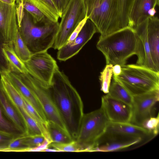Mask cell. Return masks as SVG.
I'll use <instances>...</instances> for the list:
<instances>
[{
  "label": "cell",
  "instance_id": "6da1fadb",
  "mask_svg": "<svg viewBox=\"0 0 159 159\" xmlns=\"http://www.w3.org/2000/svg\"><path fill=\"white\" fill-rule=\"evenodd\" d=\"M48 89L69 132L75 139L84 114L81 98L68 77L57 67Z\"/></svg>",
  "mask_w": 159,
  "mask_h": 159
},
{
  "label": "cell",
  "instance_id": "7a4b0ae2",
  "mask_svg": "<svg viewBox=\"0 0 159 159\" xmlns=\"http://www.w3.org/2000/svg\"><path fill=\"white\" fill-rule=\"evenodd\" d=\"M136 38L134 29L127 26L102 38L96 47L105 56L106 65H125L135 54Z\"/></svg>",
  "mask_w": 159,
  "mask_h": 159
},
{
  "label": "cell",
  "instance_id": "3957f363",
  "mask_svg": "<svg viewBox=\"0 0 159 159\" xmlns=\"http://www.w3.org/2000/svg\"><path fill=\"white\" fill-rule=\"evenodd\" d=\"M17 24L18 31L32 54L47 51L52 48L58 22L35 23L30 14L24 9L22 16L18 19Z\"/></svg>",
  "mask_w": 159,
  "mask_h": 159
},
{
  "label": "cell",
  "instance_id": "277c9868",
  "mask_svg": "<svg viewBox=\"0 0 159 159\" xmlns=\"http://www.w3.org/2000/svg\"><path fill=\"white\" fill-rule=\"evenodd\" d=\"M86 16L102 38L123 29L120 0H85Z\"/></svg>",
  "mask_w": 159,
  "mask_h": 159
},
{
  "label": "cell",
  "instance_id": "5b68a950",
  "mask_svg": "<svg viewBox=\"0 0 159 159\" xmlns=\"http://www.w3.org/2000/svg\"><path fill=\"white\" fill-rule=\"evenodd\" d=\"M113 79L133 96L159 89V72L137 64L122 66L120 74Z\"/></svg>",
  "mask_w": 159,
  "mask_h": 159
},
{
  "label": "cell",
  "instance_id": "8992f818",
  "mask_svg": "<svg viewBox=\"0 0 159 159\" xmlns=\"http://www.w3.org/2000/svg\"><path fill=\"white\" fill-rule=\"evenodd\" d=\"M109 122L102 108L84 114L81 120L75 140L92 152L98 139L105 132Z\"/></svg>",
  "mask_w": 159,
  "mask_h": 159
},
{
  "label": "cell",
  "instance_id": "52a82bcc",
  "mask_svg": "<svg viewBox=\"0 0 159 159\" xmlns=\"http://www.w3.org/2000/svg\"><path fill=\"white\" fill-rule=\"evenodd\" d=\"M85 0H70L63 12L52 47L58 50L67 43L80 23L86 17Z\"/></svg>",
  "mask_w": 159,
  "mask_h": 159
},
{
  "label": "cell",
  "instance_id": "ba28073f",
  "mask_svg": "<svg viewBox=\"0 0 159 159\" xmlns=\"http://www.w3.org/2000/svg\"><path fill=\"white\" fill-rule=\"evenodd\" d=\"M17 74L39 102L47 121L53 122L68 132L64 120L51 97L48 86L43 84L29 73Z\"/></svg>",
  "mask_w": 159,
  "mask_h": 159
},
{
  "label": "cell",
  "instance_id": "9c48e42d",
  "mask_svg": "<svg viewBox=\"0 0 159 159\" xmlns=\"http://www.w3.org/2000/svg\"><path fill=\"white\" fill-rule=\"evenodd\" d=\"M24 63L30 75L48 86L50 84L55 70L58 67L47 51L32 54L29 60Z\"/></svg>",
  "mask_w": 159,
  "mask_h": 159
},
{
  "label": "cell",
  "instance_id": "30bf717a",
  "mask_svg": "<svg viewBox=\"0 0 159 159\" xmlns=\"http://www.w3.org/2000/svg\"><path fill=\"white\" fill-rule=\"evenodd\" d=\"M146 143L142 139L121 133L105 131L97 140L93 152H113Z\"/></svg>",
  "mask_w": 159,
  "mask_h": 159
},
{
  "label": "cell",
  "instance_id": "8fae6325",
  "mask_svg": "<svg viewBox=\"0 0 159 159\" xmlns=\"http://www.w3.org/2000/svg\"><path fill=\"white\" fill-rule=\"evenodd\" d=\"M159 100V89L133 96L132 114L130 123L142 126L152 116L153 107Z\"/></svg>",
  "mask_w": 159,
  "mask_h": 159
},
{
  "label": "cell",
  "instance_id": "7c38bea8",
  "mask_svg": "<svg viewBox=\"0 0 159 159\" xmlns=\"http://www.w3.org/2000/svg\"><path fill=\"white\" fill-rule=\"evenodd\" d=\"M97 32L94 24L88 19L76 38L58 50L57 59L65 61L76 55Z\"/></svg>",
  "mask_w": 159,
  "mask_h": 159
},
{
  "label": "cell",
  "instance_id": "4fadbf2b",
  "mask_svg": "<svg viewBox=\"0 0 159 159\" xmlns=\"http://www.w3.org/2000/svg\"><path fill=\"white\" fill-rule=\"evenodd\" d=\"M18 31L16 3L9 4L0 1V37L3 43L13 45Z\"/></svg>",
  "mask_w": 159,
  "mask_h": 159
},
{
  "label": "cell",
  "instance_id": "5bb4252c",
  "mask_svg": "<svg viewBox=\"0 0 159 159\" xmlns=\"http://www.w3.org/2000/svg\"><path fill=\"white\" fill-rule=\"evenodd\" d=\"M101 107L109 122L130 123L132 108L129 104L107 94L102 97Z\"/></svg>",
  "mask_w": 159,
  "mask_h": 159
},
{
  "label": "cell",
  "instance_id": "9a60e30c",
  "mask_svg": "<svg viewBox=\"0 0 159 159\" xmlns=\"http://www.w3.org/2000/svg\"><path fill=\"white\" fill-rule=\"evenodd\" d=\"M147 23L148 18L133 28L136 38L135 54L138 57L136 64L159 72L151 57L148 39Z\"/></svg>",
  "mask_w": 159,
  "mask_h": 159
},
{
  "label": "cell",
  "instance_id": "2e32d148",
  "mask_svg": "<svg viewBox=\"0 0 159 159\" xmlns=\"http://www.w3.org/2000/svg\"><path fill=\"white\" fill-rule=\"evenodd\" d=\"M159 0H134L128 16V26L134 28L149 16L148 12L158 6Z\"/></svg>",
  "mask_w": 159,
  "mask_h": 159
},
{
  "label": "cell",
  "instance_id": "e0dca14e",
  "mask_svg": "<svg viewBox=\"0 0 159 159\" xmlns=\"http://www.w3.org/2000/svg\"><path fill=\"white\" fill-rule=\"evenodd\" d=\"M147 35L152 60L159 70V20L157 16L148 18Z\"/></svg>",
  "mask_w": 159,
  "mask_h": 159
},
{
  "label": "cell",
  "instance_id": "ac0fdd59",
  "mask_svg": "<svg viewBox=\"0 0 159 159\" xmlns=\"http://www.w3.org/2000/svg\"><path fill=\"white\" fill-rule=\"evenodd\" d=\"M5 75L22 97L33 107L45 121H47L44 111L39 102L23 82L18 74L10 71Z\"/></svg>",
  "mask_w": 159,
  "mask_h": 159
},
{
  "label": "cell",
  "instance_id": "d6986e66",
  "mask_svg": "<svg viewBox=\"0 0 159 159\" xmlns=\"http://www.w3.org/2000/svg\"><path fill=\"white\" fill-rule=\"evenodd\" d=\"M0 104L5 115L26 136L25 122L19 112L4 92L0 81Z\"/></svg>",
  "mask_w": 159,
  "mask_h": 159
},
{
  "label": "cell",
  "instance_id": "ffe728a7",
  "mask_svg": "<svg viewBox=\"0 0 159 159\" xmlns=\"http://www.w3.org/2000/svg\"><path fill=\"white\" fill-rule=\"evenodd\" d=\"M2 51L11 72L17 74L28 73L25 63L16 53L13 45L3 43Z\"/></svg>",
  "mask_w": 159,
  "mask_h": 159
},
{
  "label": "cell",
  "instance_id": "44dd1931",
  "mask_svg": "<svg viewBox=\"0 0 159 159\" xmlns=\"http://www.w3.org/2000/svg\"><path fill=\"white\" fill-rule=\"evenodd\" d=\"M45 15L50 21L57 23L60 16L52 0H29Z\"/></svg>",
  "mask_w": 159,
  "mask_h": 159
},
{
  "label": "cell",
  "instance_id": "7402d4cb",
  "mask_svg": "<svg viewBox=\"0 0 159 159\" xmlns=\"http://www.w3.org/2000/svg\"><path fill=\"white\" fill-rule=\"evenodd\" d=\"M47 129L51 143H66L74 140L68 131L52 121H48Z\"/></svg>",
  "mask_w": 159,
  "mask_h": 159
},
{
  "label": "cell",
  "instance_id": "603a6c76",
  "mask_svg": "<svg viewBox=\"0 0 159 159\" xmlns=\"http://www.w3.org/2000/svg\"><path fill=\"white\" fill-rule=\"evenodd\" d=\"M111 96L132 106L133 96L122 85L114 81L110 85L107 93Z\"/></svg>",
  "mask_w": 159,
  "mask_h": 159
},
{
  "label": "cell",
  "instance_id": "cb8c5ba5",
  "mask_svg": "<svg viewBox=\"0 0 159 159\" xmlns=\"http://www.w3.org/2000/svg\"><path fill=\"white\" fill-rule=\"evenodd\" d=\"M15 3L16 4L21 5L30 14L35 23L44 24L52 22L29 0H16Z\"/></svg>",
  "mask_w": 159,
  "mask_h": 159
},
{
  "label": "cell",
  "instance_id": "d4e9b609",
  "mask_svg": "<svg viewBox=\"0 0 159 159\" xmlns=\"http://www.w3.org/2000/svg\"><path fill=\"white\" fill-rule=\"evenodd\" d=\"M0 132L11 135L15 139L26 136L7 117L0 104Z\"/></svg>",
  "mask_w": 159,
  "mask_h": 159
},
{
  "label": "cell",
  "instance_id": "484cf974",
  "mask_svg": "<svg viewBox=\"0 0 159 159\" xmlns=\"http://www.w3.org/2000/svg\"><path fill=\"white\" fill-rule=\"evenodd\" d=\"M14 51L19 58L24 62L30 59L32 54L18 31L13 42Z\"/></svg>",
  "mask_w": 159,
  "mask_h": 159
},
{
  "label": "cell",
  "instance_id": "4316f807",
  "mask_svg": "<svg viewBox=\"0 0 159 159\" xmlns=\"http://www.w3.org/2000/svg\"><path fill=\"white\" fill-rule=\"evenodd\" d=\"M19 112L23 117L26 125V136L43 135L39 125L28 114L25 109L20 110L19 111Z\"/></svg>",
  "mask_w": 159,
  "mask_h": 159
},
{
  "label": "cell",
  "instance_id": "83f0119b",
  "mask_svg": "<svg viewBox=\"0 0 159 159\" xmlns=\"http://www.w3.org/2000/svg\"><path fill=\"white\" fill-rule=\"evenodd\" d=\"M49 146L56 150L57 152H86L85 148L75 139L66 143H52L49 144Z\"/></svg>",
  "mask_w": 159,
  "mask_h": 159
},
{
  "label": "cell",
  "instance_id": "f1b7e54d",
  "mask_svg": "<svg viewBox=\"0 0 159 159\" xmlns=\"http://www.w3.org/2000/svg\"><path fill=\"white\" fill-rule=\"evenodd\" d=\"M113 66L111 64L106 65L102 71L101 72L99 78L101 84V90L105 93L107 94L109 92L113 74Z\"/></svg>",
  "mask_w": 159,
  "mask_h": 159
},
{
  "label": "cell",
  "instance_id": "f546056e",
  "mask_svg": "<svg viewBox=\"0 0 159 159\" xmlns=\"http://www.w3.org/2000/svg\"><path fill=\"white\" fill-rule=\"evenodd\" d=\"M134 0H120V16L123 28L128 26V16Z\"/></svg>",
  "mask_w": 159,
  "mask_h": 159
},
{
  "label": "cell",
  "instance_id": "4dcf8cb0",
  "mask_svg": "<svg viewBox=\"0 0 159 159\" xmlns=\"http://www.w3.org/2000/svg\"><path fill=\"white\" fill-rule=\"evenodd\" d=\"M25 136L13 139L5 152H27L29 148L24 143Z\"/></svg>",
  "mask_w": 159,
  "mask_h": 159
},
{
  "label": "cell",
  "instance_id": "1f68e13d",
  "mask_svg": "<svg viewBox=\"0 0 159 159\" xmlns=\"http://www.w3.org/2000/svg\"><path fill=\"white\" fill-rule=\"evenodd\" d=\"M159 116L158 113L156 117L151 116L147 120L142 127L148 130L156 136L159 132Z\"/></svg>",
  "mask_w": 159,
  "mask_h": 159
},
{
  "label": "cell",
  "instance_id": "d6a6232c",
  "mask_svg": "<svg viewBox=\"0 0 159 159\" xmlns=\"http://www.w3.org/2000/svg\"><path fill=\"white\" fill-rule=\"evenodd\" d=\"M3 43L0 37V74H6L11 71L9 65L2 51Z\"/></svg>",
  "mask_w": 159,
  "mask_h": 159
},
{
  "label": "cell",
  "instance_id": "836d02e7",
  "mask_svg": "<svg viewBox=\"0 0 159 159\" xmlns=\"http://www.w3.org/2000/svg\"><path fill=\"white\" fill-rule=\"evenodd\" d=\"M14 139L11 135L0 132V151L5 152Z\"/></svg>",
  "mask_w": 159,
  "mask_h": 159
},
{
  "label": "cell",
  "instance_id": "e575fe53",
  "mask_svg": "<svg viewBox=\"0 0 159 159\" xmlns=\"http://www.w3.org/2000/svg\"><path fill=\"white\" fill-rule=\"evenodd\" d=\"M87 19L88 18L86 16L80 23L70 35L66 43L71 42L76 38L80 31Z\"/></svg>",
  "mask_w": 159,
  "mask_h": 159
},
{
  "label": "cell",
  "instance_id": "d590c367",
  "mask_svg": "<svg viewBox=\"0 0 159 159\" xmlns=\"http://www.w3.org/2000/svg\"><path fill=\"white\" fill-rule=\"evenodd\" d=\"M59 13L60 18L70 0H52Z\"/></svg>",
  "mask_w": 159,
  "mask_h": 159
},
{
  "label": "cell",
  "instance_id": "8d00e7d4",
  "mask_svg": "<svg viewBox=\"0 0 159 159\" xmlns=\"http://www.w3.org/2000/svg\"><path fill=\"white\" fill-rule=\"evenodd\" d=\"M112 70L113 76H118L120 75L121 73V67L119 65H115L113 66Z\"/></svg>",
  "mask_w": 159,
  "mask_h": 159
},
{
  "label": "cell",
  "instance_id": "74e56055",
  "mask_svg": "<svg viewBox=\"0 0 159 159\" xmlns=\"http://www.w3.org/2000/svg\"><path fill=\"white\" fill-rule=\"evenodd\" d=\"M156 12L155 7H152L149 10L148 14L149 16H154Z\"/></svg>",
  "mask_w": 159,
  "mask_h": 159
},
{
  "label": "cell",
  "instance_id": "f35d334b",
  "mask_svg": "<svg viewBox=\"0 0 159 159\" xmlns=\"http://www.w3.org/2000/svg\"><path fill=\"white\" fill-rule=\"evenodd\" d=\"M0 1L9 4H13L15 3L16 0H0Z\"/></svg>",
  "mask_w": 159,
  "mask_h": 159
}]
</instances>
